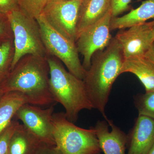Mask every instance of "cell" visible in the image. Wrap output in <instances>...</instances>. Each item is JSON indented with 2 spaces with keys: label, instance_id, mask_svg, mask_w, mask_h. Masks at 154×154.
<instances>
[{
  "label": "cell",
  "instance_id": "9",
  "mask_svg": "<svg viewBox=\"0 0 154 154\" xmlns=\"http://www.w3.org/2000/svg\"><path fill=\"white\" fill-rule=\"evenodd\" d=\"M112 18L110 10L102 19L86 28L77 38L76 45L78 52L83 56V66L86 71L91 66L94 54L105 49L113 38L110 30Z\"/></svg>",
  "mask_w": 154,
  "mask_h": 154
},
{
  "label": "cell",
  "instance_id": "4",
  "mask_svg": "<svg viewBox=\"0 0 154 154\" xmlns=\"http://www.w3.org/2000/svg\"><path fill=\"white\" fill-rule=\"evenodd\" d=\"M6 17L10 23L14 38V53L10 71L25 56L47 57V51L36 19L28 16L20 8L8 13Z\"/></svg>",
  "mask_w": 154,
  "mask_h": 154
},
{
  "label": "cell",
  "instance_id": "17",
  "mask_svg": "<svg viewBox=\"0 0 154 154\" xmlns=\"http://www.w3.org/2000/svg\"><path fill=\"white\" fill-rule=\"evenodd\" d=\"M25 103H29L28 98L19 92L7 93L0 98V134L11 123L19 107Z\"/></svg>",
  "mask_w": 154,
  "mask_h": 154
},
{
  "label": "cell",
  "instance_id": "15",
  "mask_svg": "<svg viewBox=\"0 0 154 154\" xmlns=\"http://www.w3.org/2000/svg\"><path fill=\"white\" fill-rule=\"evenodd\" d=\"M154 19V0H145L140 6L133 9L121 17H112L110 21V31L122 30L143 24Z\"/></svg>",
  "mask_w": 154,
  "mask_h": 154
},
{
  "label": "cell",
  "instance_id": "11",
  "mask_svg": "<svg viewBox=\"0 0 154 154\" xmlns=\"http://www.w3.org/2000/svg\"><path fill=\"white\" fill-rule=\"evenodd\" d=\"M127 135V154H147L154 144V119L138 115Z\"/></svg>",
  "mask_w": 154,
  "mask_h": 154
},
{
  "label": "cell",
  "instance_id": "10",
  "mask_svg": "<svg viewBox=\"0 0 154 154\" xmlns=\"http://www.w3.org/2000/svg\"><path fill=\"white\" fill-rule=\"evenodd\" d=\"M115 37L121 44L125 59L144 56L154 41L148 22L121 30Z\"/></svg>",
  "mask_w": 154,
  "mask_h": 154
},
{
  "label": "cell",
  "instance_id": "7",
  "mask_svg": "<svg viewBox=\"0 0 154 154\" xmlns=\"http://www.w3.org/2000/svg\"><path fill=\"white\" fill-rule=\"evenodd\" d=\"M82 1L51 0L41 15L53 29L75 42L78 15Z\"/></svg>",
  "mask_w": 154,
  "mask_h": 154
},
{
  "label": "cell",
  "instance_id": "24",
  "mask_svg": "<svg viewBox=\"0 0 154 154\" xmlns=\"http://www.w3.org/2000/svg\"><path fill=\"white\" fill-rule=\"evenodd\" d=\"M33 154H63L56 146H49L42 144Z\"/></svg>",
  "mask_w": 154,
  "mask_h": 154
},
{
  "label": "cell",
  "instance_id": "13",
  "mask_svg": "<svg viewBox=\"0 0 154 154\" xmlns=\"http://www.w3.org/2000/svg\"><path fill=\"white\" fill-rule=\"evenodd\" d=\"M110 10V0H82L78 15L77 38L86 28L102 19Z\"/></svg>",
  "mask_w": 154,
  "mask_h": 154
},
{
  "label": "cell",
  "instance_id": "29",
  "mask_svg": "<svg viewBox=\"0 0 154 154\" xmlns=\"http://www.w3.org/2000/svg\"><path fill=\"white\" fill-rule=\"evenodd\" d=\"M151 23H152V24H154V19H152V20L151 21H150L149 22Z\"/></svg>",
  "mask_w": 154,
  "mask_h": 154
},
{
  "label": "cell",
  "instance_id": "20",
  "mask_svg": "<svg viewBox=\"0 0 154 154\" xmlns=\"http://www.w3.org/2000/svg\"><path fill=\"white\" fill-rule=\"evenodd\" d=\"M12 45L6 41L0 45V85L11 71V61H10Z\"/></svg>",
  "mask_w": 154,
  "mask_h": 154
},
{
  "label": "cell",
  "instance_id": "5",
  "mask_svg": "<svg viewBox=\"0 0 154 154\" xmlns=\"http://www.w3.org/2000/svg\"><path fill=\"white\" fill-rule=\"evenodd\" d=\"M67 118L64 112L53 114V136L63 154H102L94 127L80 128Z\"/></svg>",
  "mask_w": 154,
  "mask_h": 154
},
{
  "label": "cell",
  "instance_id": "3",
  "mask_svg": "<svg viewBox=\"0 0 154 154\" xmlns=\"http://www.w3.org/2000/svg\"><path fill=\"white\" fill-rule=\"evenodd\" d=\"M49 87L55 102L62 105L69 120L75 123L82 110L93 109L83 80L67 71L57 58L48 55Z\"/></svg>",
  "mask_w": 154,
  "mask_h": 154
},
{
  "label": "cell",
  "instance_id": "1",
  "mask_svg": "<svg viewBox=\"0 0 154 154\" xmlns=\"http://www.w3.org/2000/svg\"><path fill=\"white\" fill-rule=\"evenodd\" d=\"M124 59L121 44L113 37L105 49L94 54L83 79L93 109L98 110L107 121L109 119L105 114V107L113 83L122 74Z\"/></svg>",
  "mask_w": 154,
  "mask_h": 154
},
{
  "label": "cell",
  "instance_id": "2",
  "mask_svg": "<svg viewBox=\"0 0 154 154\" xmlns=\"http://www.w3.org/2000/svg\"><path fill=\"white\" fill-rule=\"evenodd\" d=\"M47 57L27 55L18 62L0 85V98L7 93L25 94L29 104L50 106L55 103L50 91Z\"/></svg>",
  "mask_w": 154,
  "mask_h": 154
},
{
  "label": "cell",
  "instance_id": "19",
  "mask_svg": "<svg viewBox=\"0 0 154 154\" xmlns=\"http://www.w3.org/2000/svg\"><path fill=\"white\" fill-rule=\"evenodd\" d=\"M51 0H18L19 8L28 16L36 19Z\"/></svg>",
  "mask_w": 154,
  "mask_h": 154
},
{
  "label": "cell",
  "instance_id": "8",
  "mask_svg": "<svg viewBox=\"0 0 154 154\" xmlns=\"http://www.w3.org/2000/svg\"><path fill=\"white\" fill-rule=\"evenodd\" d=\"M54 104L42 108L29 103L23 104L17 110L14 118L44 144L56 146L53 136Z\"/></svg>",
  "mask_w": 154,
  "mask_h": 154
},
{
  "label": "cell",
  "instance_id": "28",
  "mask_svg": "<svg viewBox=\"0 0 154 154\" xmlns=\"http://www.w3.org/2000/svg\"><path fill=\"white\" fill-rule=\"evenodd\" d=\"M147 154H154V144Z\"/></svg>",
  "mask_w": 154,
  "mask_h": 154
},
{
  "label": "cell",
  "instance_id": "12",
  "mask_svg": "<svg viewBox=\"0 0 154 154\" xmlns=\"http://www.w3.org/2000/svg\"><path fill=\"white\" fill-rule=\"evenodd\" d=\"M94 128L104 154H126L127 135L112 120H99Z\"/></svg>",
  "mask_w": 154,
  "mask_h": 154
},
{
  "label": "cell",
  "instance_id": "23",
  "mask_svg": "<svg viewBox=\"0 0 154 154\" xmlns=\"http://www.w3.org/2000/svg\"><path fill=\"white\" fill-rule=\"evenodd\" d=\"M19 8L18 0H0V13L6 15Z\"/></svg>",
  "mask_w": 154,
  "mask_h": 154
},
{
  "label": "cell",
  "instance_id": "26",
  "mask_svg": "<svg viewBox=\"0 0 154 154\" xmlns=\"http://www.w3.org/2000/svg\"><path fill=\"white\" fill-rule=\"evenodd\" d=\"M5 33V28L3 23L0 20V36L3 35Z\"/></svg>",
  "mask_w": 154,
  "mask_h": 154
},
{
  "label": "cell",
  "instance_id": "27",
  "mask_svg": "<svg viewBox=\"0 0 154 154\" xmlns=\"http://www.w3.org/2000/svg\"><path fill=\"white\" fill-rule=\"evenodd\" d=\"M148 22L149 24L151 26V27L152 32L153 36L154 38V24H152V23H151L149 22Z\"/></svg>",
  "mask_w": 154,
  "mask_h": 154
},
{
  "label": "cell",
  "instance_id": "22",
  "mask_svg": "<svg viewBox=\"0 0 154 154\" xmlns=\"http://www.w3.org/2000/svg\"><path fill=\"white\" fill-rule=\"evenodd\" d=\"M133 0H110L112 17H118L130 9V4Z\"/></svg>",
  "mask_w": 154,
  "mask_h": 154
},
{
  "label": "cell",
  "instance_id": "25",
  "mask_svg": "<svg viewBox=\"0 0 154 154\" xmlns=\"http://www.w3.org/2000/svg\"><path fill=\"white\" fill-rule=\"evenodd\" d=\"M145 57L154 63V41L147 52L146 53Z\"/></svg>",
  "mask_w": 154,
  "mask_h": 154
},
{
  "label": "cell",
  "instance_id": "18",
  "mask_svg": "<svg viewBox=\"0 0 154 154\" xmlns=\"http://www.w3.org/2000/svg\"><path fill=\"white\" fill-rule=\"evenodd\" d=\"M134 99L138 115L144 116L154 119V92L137 94L134 96Z\"/></svg>",
  "mask_w": 154,
  "mask_h": 154
},
{
  "label": "cell",
  "instance_id": "21",
  "mask_svg": "<svg viewBox=\"0 0 154 154\" xmlns=\"http://www.w3.org/2000/svg\"><path fill=\"white\" fill-rule=\"evenodd\" d=\"M19 123L18 120L14 118L8 126L0 134V154H8L11 137Z\"/></svg>",
  "mask_w": 154,
  "mask_h": 154
},
{
  "label": "cell",
  "instance_id": "14",
  "mask_svg": "<svg viewBox=\"0 0 154 154\" xmlns=\"http://www.w3.org/2000/svg\"><path fill=\"white\" fill-rule=\"evenodd\" d=\"M133 74L143 84L146 93L154 92V63L144 56L125 59L121 73Z\"/></svg>",
  "mask_w": 154,
  "mask_h": 154
},
{
  "label": "cell",
  "instance_id": "16",
  "mask_svg": "<svg viewBox=\"0 0 154 154\" xmlns=\"http://www.w3.org/2000/svg\"><path fill=\"white\" fill-rule=\"evenodd\" d=\"M42 144L25 125L19 123L11 137L8 154H33Z\"/></svg>",
  "mask_w": 154,
  "mask_h": 154
},
{
  "label": "cell",
  "instance_id": "6",
  "mask_svg": "<svg viewBox=\"0 0 154 154\" xmlns=\"http://www.w3.org/2000/svg\"><path fill=\"white\" fill-rule=\"evenodd\" d=\"M36 19L48 55L59 60L70 72L83 80L86 70L80 60L75 42L53 29L42 15Z\"/></svg>",
  "mask_w": 154,
  "mask_h": 154
}]
</instances>
